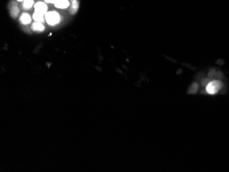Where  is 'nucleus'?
Masks as SVG:
<instances>
[{
	"label": "nucleus",
	"instance_id": "nucleus-9",
	"mask_svg": "<svg viewBox=\"0 0 229 172\" xmlns=\"http://www.w3.org/2000/svg\"><path fill=\"white\" fill-rule=\"evenodd\" d=\"M44 25H43L40 22H36L32 24V29L35 31H39V32H41V31L44 30Z\"/></svg>",
	"mask_w": 229,
	"mask_h": 172
},
{
	"label": "nucleus",
	"instance_id": "nucleus-5",
	"mask_svg": "<svg viewBox=\"0 0 229 172\" xmlns=\"http://www.w3.org/2000/svg\"><path fill=\"white\" fill-rule=\"evenodd\" d=\"M199 88V85L197 82H193V84H191L190 86H189V88H188L187 93L189 95H193V94H195L198 92Z\"/></svg>",
	"mask_w": 229,
	"mask_h": 172
},
{
	"label": "nucleus",
	"instance_id": "nucleus-16",
	"mask_svg": "<svg viewBox=\"0 0 229 172\" xmlns=\"http://www.w3.org/2000/svg\"><path fill=\"white\" fill-rule=\"evenodd\" d=\"M165 58H166L167 59H168V60H169L171 61V62H176V60H175V59H174V58H171V57H167V56H165Z\"/></svg>",
	"mask_w": 229,
	"mask_h": 172
},
{
	"label": "nucleus",
	"instance_id": "nucleus-15",
	"mask_svg": "<svg viewBox=\"0 0 229 172\" xmlns=\"http://www.w3.org/2000/svg\"><path fill=\"white\" fill-rule=\"evenodd\" d=\"M215 76L219 79H221L223 77V73H221L220 71H218L215 72Z\"/></svg>",
	"mask_w": 229,
	"mask_h": 172
},
{
	"label": "nucleus",
	"instance_id": "nucleus-20",
	"mask_svg": "<svg viewBox=\"0 0 229 172\" xmlns=\"http://www.w3.org/2000/svg\"><path fill=\"white\" fill-rule=\"evenodd\" d=\"M19 1H24V0H17Z\"/></svg>",
	"mask_w": 229,
	"mask_h": 172
},
{
	"label": "nucleus",
	"instance_id": "nucleus-18",
	"mask_svg": "<svg viewBox=\"0 0 229 172\" xmlns=\"http://www.w3.org/2000/svg\"><path fill=\"white\" fill-rule=\"evenodd\" d=\"M47 3H54L56 0H45Z\"/></svg>",
	"mask_w": 229,
	"mask_h": 172
},
{
	"label": "nucleus",
	"instance_id": "nucleus-19",
	"mask_svg": "<svg viewBox=\"0 0 229 172\" xmlns=\"http://www.w3.org/2000/svg\"><path fill=\"white\" fill-rule=\"evenodd\" d=\"M217 61H218V62H217V64H224V61H223L222 60H217Z\"/></svg>",
	"mask_w": 229,
	"mask_h": 172
},
{
	"label": "nucleus",
	"instance_id": "nucleus-13",
	"mask_svg": "<svg viewBox=\"0 0 229 172\" xmlns=\"http://www.w3.org/2000/svg\"><path fill=\"white\" fill-rule=\"evenodd\" d=\"M215 74V70L214 69H211L208 71V77L209 78H211V77H213L214 75Z\"/></svg>",
	"mask_w": 229,
	"mask_h": 172
},
{
	"label": "nucleus",
	"instance_id": "nucleus-1",
	"mask_svg": "<svg viewBox=\"0 0 229 172\" xmlns=\"http://www.w3.org/2000/svg\"><path fill=\"white\" fill-rule=\"evenodd\" d=\"M222 86V83L221 81L214 80L208 83V84L206 86V90L208 94L214 95L221 89Z\"/></svg>",
	"mask_w": 229,
	"mask_h": 172
},
{
	"label": "nucleus",
	"instance_id": "nucleus-12",
	"mask_svg": "<svg viewBox=\"0 0 229 172\" xmlns=\"http://www.w3.org/2000/svg\"><path fill=\"white\" fill-rule=\"evenodd\" d=\"M182 65L183 66H185V67L188 68V69H191V70H195V66H193V65H191V64L187 63V62H182Z\"/></svg>",
	"mask_w": 229,
	"mask_h": 172
},
{
	"label": "nucleus",
	"instance_id": "nucleus-8",
	"mask_svg": "<svg viewBox=\"0 0 229 172\" xmlns=\"http://www.w3.org/2000/svg\"><path fill=\"white\" fill-rule=\"evenodd\" d=\"M31 16L27 13L23 14L20 18V21L23 24H29L31 22Z\"/></svg>",
	"mask_w": 229,
	"mask_h": 172
},
{
	"label": "nucleus",
	"instance_id": "nucleus-4",
	"mask_svg": "<svg viewBox=\"0 0 229 172\" xmlns=\"http://www.w3.org/2000/svg\"><path fill=\"white\" fill-rule=\"evenodd\" d=\"M54 3L56 8L61 9L68 8L70 4L68 0H56Z\"/></svg>",
	"mask_w": 229,
	"mask_h": 172
},
{
	"label": "nucleus",
	"instance_id": "nucleus-3",
	"mask_svg": "<svg viewBox=\"0 0 229 172\" xmlns=\"http://www.w3.org/2000/svg\"><path fill=\"white\" fill-rule=\"evenodd\" d=\"M35 12L38 13L44 14L47 13V6L45 3L43 2H38L34 5Z\"/></svg>",
	"mask_w": 229,
	"mask_h": 172
},
{
	"label": "nucleus",
	"instance_id": "nucleus-14",
	"mask_svg": "<svg viewBox=\"0 0 229 172\" xmlns=\"http://www.w3.org/2000/svg\"><path fill=\"white\" fill-rule=\"evenodd\" d=\"M209 82H210L209 79L204 78L203 80H202V82H201V84H202L203 86H206L208 84V83H209Z\"/></svg>",
	"mask_w": 229,
	"mask_h": 172
},
{
	"label": "nucleus",
	"instance_id": "nucleus-2",
	"mask_svg": "<svg viewBox=\"0 0 229 172\" xmlns=\"http://www.w3.org/2000/svg\"><path fill=\"white\" fill-rule=\"evenodd\" d=\"M45 19L49 25H54L60 22L61 16L59 14L55 11H50L46 13Z\"/></svg>",
	"mask_w": 229,
	"mask_h": 172
},
{
	"label": "nucleus",
	"instance_id": "nucleus-7",
	"mask_svg": "<svg viewBox=\"0 0 229 172\" xmlns=\"http://www.w3.org/2000/svg\"><path fill=\"white\" fill-rule=\"evenodd\" d=\"M70 3V12L72 14H76L78 9V0H71Z\"/></svg>",
	"mask_w": 229,
	"mask_h": 172
},
{
	"label": "nucleus",
	"instance_id": "nucleus-6",
	"mask_svg": "<svg viewBox=\"0 0 229 172\" xmlns=\"http://www.w3.org/2000/svg\"><path fill=\"white\" fill-rule=\"evenodd\" d=\"M10 14L12 17H16L18 15L19 12V10L17 4L16 3H12V4L10 5Z\"/></svg>",
	"mask_w": 229,
	"mask_h": 172
},
{
	"label": "nucleus",
	"instance_id": "nucleus-10",
	"mask_svg": "<svg viewBox=\"0 0 229 172\" xmlns=\"http://www.w3.org/2000/svg\"><path fill=\"white\" fill-rule=\"evenodd\" d=\"M44 14L38 13V12H35L34 14H33V19L36 22H40V23H42V22L44 21Z\"/></svg>",
	"mask_w": 229,
	"mask_h": 172
},
{
	"label": "nucleus",
	"instance_id": "nucleus-17",
	"mask_svg": "<svg viewBox=\"0 0 229 172\" xmlns=\"http://www.w3.org/2000/svg\"><path fill=\"white\" fill-rule=\"evenodd\" d=\"M182 71H182V69H178L177 71H176V74H177V75H180L182 73Z\"/></svg>",
	"mask_w": 229,
	"mask_h": 172
},
{
	"label": "nucleus",
	"instance_id": "nucleus-11",
	"mask_svg": "<svg viewBox=\"0 0 229 172\" xmlns=\"http://www.w3.org/2000/svg\"><path fill=\"white\" fill-rule=\"evenodd\" d=\"M33 3H34L33 0H24L23 3V8L25 10H29V9H30L32 7Z\"/></svg>",
	"mask_w": 229,
	"mask_h": 172
}]
</instances>
